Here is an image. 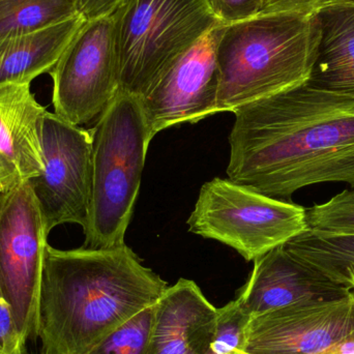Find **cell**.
<instances>
[{"mask_svg": "<svg viewBox=\"0 0 354 354\" xmlns=\"http://www.w3.org/2000/svg\"><path fill=\"white\" fill-rule=\"evenodd\" d=\"M93 180L85 247L124 245L151 145L140 99L120 93L91 131Z\"/></svg>", "mask_w": 354, "mask_h": 354, "instance_id": "4", "label": "cell"}, {"mask_svg": "<svg viewBox=\"0 0 354 354\" xmlns=\"http://www.w3.org/2000/svg\"><path fill=\"white\" fill-rule=\"evenodd\" d=\"M218 87L214 29L176 59L140 97L151 138L176 124H195L218 113Z\"/></svg>", "mask_w": 354, "mask_h": 354, "instance_id": "11", "label": "cell"}, {"mask_svg": "<svg viewBox=\"0 0 354 354\" xmlns=\"http://www.w3.org/2000/svg\"><path fill=\"white\" fill-rule=\"evenodd\" d=\"M48 233L30 183L0 193V287L21 338L39 339V305Z\"/></svg>", "mask_w": 354, "mask_h": 354, "instance_id": "7", "label": "cell"}, {"mask_svg": "<svg viewBox=\"0 0 354 354\" xmlns=\"http://www.w3.org/2000/svg\"><path fill=\"white\" fill-rule=\"evenodd\" d=\"M308 228L336 234H354V191L345 189L326 203L306 208Z\"/></svg>", "mask_w": 354, "mask_h": 354, "instance_id": "21", "label": "cell"}, {"mask_svg": "<svg viewBox=\"0 0 354 354\" xmlns=\"http://www.w3.org/2000/svg\"><path fill=\"white\" fill-rule=\"evenodd\" d=\"M283 245L289 253L330 280L353 290L354 234L308 228Z\"/></svg>", "mask_w": 354, "mask_h": 354, "instance_id": "17", "label": "cell"}, {"mask_svg": "<svg viewBox=\"0 0 354 354\" xmlns=\"http://www.w3.org/2000/svg\"><path fill=\"white\" fill-rule=\"evenodd\" d=\"M120 93L142 97L221 22L206 0H122L111 14Z\"/></svg>", "mask_w": 354, "mask_h": 354, "instance_id": "5", "label": "cell"}, {"mask_svg": "<svg viewBox=\"0 0 354 354\" xmlns=\"http://www.w3.org/2000/svg\"><path fill=\"white\" fill-rule=\"evenodd\" d=\"M317 39L314 14H260L216 27L218 113L307 82Z\"/></svg>", "mask_w": 354, "mask_h": 354, "instance_id": "3", "label": "cell"}, {"mask_svg": "<svg viewBox=\"0 0 354 354\" xmlns=\"http://www.w3.org/2000/svg\"><path fill=\"white\" fill-rule=\"evenodd\" d=\"M221 24L247 20L261 14L264 0H206Z\"/></svg>", "mask_w": 354, "mask_h": 354, "instance_id": "22", "label": "cell"}, {"mask_svg": "<svg viewBox=\"0 0 354 354\" xmlns=\"http://www.w3.org/2000/svg\"><path fill=\"white\" fill-rule=\"evenodd\" d=\"M49 74L54 113L76 126L100 118L120 91L111 15L85 21Z\"/></svg>", "mask_w": 354, "mask_h": 354, "instance_id": "8", "label": "cell"}, {"mask_svg": "<svg viewBox=\"0 0 354 354\" xmlns=\"http://www.w3.org/2000/svg\"><path fill=\"white\" fill-rule=\"evenodd\" d=\"M2 192V187H1V185H0V193H1Z\"/></svg>", "mask_w": 354, "mask_h": 354, "instance_id": "26", "label": "cell"}, {"mask_svg": "<svg viewBox=\"0 0 354 354\" xmlns=\"http://www.w3.org/2000/svg\"><path fill=\"white\" fill-rule=\"evenodd\" d=\"M216 316L200 287L179 279L155 304L147 354H212Z\"/></svg>", "mask_w": 354, "mask_h": 354, "instance_id": "13", "label": "cell"}, {"mask_svg": "<svg viewBox=\"0 0 354 354\" xmlns=\"http://www.w3.org/2000/svg\"><path fill=\"white\" fill-rule=\"evenodd\" d=\"M227 176L268 197L292 202L309 185L354 189V97L307 83L233 111Z\"/></svg>", "mask_w": 354, "mask_h": 354, "instance_id": "1", "label": "cell"}, {"mask_svg": "<svg viewBox=\"0 0 354 354\" xmlns=\"http://www.w3.org/2000/svg\"><path fill=\"white\" fill-rule=\"evenodd\" d=\"M86 19L82 15L25 35L0 37V85L49 74Z\"/></svg>", "mask_w": 354, "mask_h": 354, "instance_id": "16", "label": "cell"}, {"mask_svg": "<svg viewBox=\"0 0 354 354\" xmlns=\"http://www.w3.org/2000/svg\"><path fill=\"white\" fill-rule=\"evenodd\" d=\"M353 290H354V284H353Z\"/></svg>", "mask_w": 354, "mask_h": 354, "instance_id": "27", "label": "cell"}, {"mask_svg": "<svg viewBox=\"0 0 354 354\" xmlns=\"http://www.w3.org/2000/svg\"><path fill=\"white\" fill-rule=\"evenodd\" d=\"M251 318L237 299L218 309L212 354H247V328Z\"/></svg>", "mask_w": 354, "mask_h": 354, "instance_id": "19", "label": "cell"}, {"mask_svg": "<svg viewBox=\"0 0 354 354\" xmlns=\"http://www.w3.org/2000/svg\"><path fill=\"white\" fill-rule=\"evenodd\" d=\"M353 292L289 253L282 245L254 261L249 280L237 299L254 317L295 304L343 299Z\"/></svg>", "mask_w": 354, "mask_h": 354, "instance_id": "12", "label": "cell"}, {"mask_svg": "<svg viewBox=\"0 0 354 354\" xmlns=\"http://www.w3.org/2000/svg\"><path fill=\"white\" fill-rule=\"evenodd\" d=\"M168 284L130 247L46 249L39 305L41 354H86L155 305Z\"/></svg>", "mask_w": 354, "mask_h": 354, "instance_id": "2", "label": "cell"}, {"mask_svg": "<svg viewBox=\"0 0 354 354\" xmlns=\"http://www.w3.org/2000/svg\"><path fill=\"white\" fill-rule=\"evenodd\" d=\"M80 14V0H0V37L25 35Z\"/></svg>", "mask_w": 354, "mask_h": 354, "instance_id": "18", "label": "cell"}, {"mask_svg": "<svg viewBox=\"0 0 354 354\" xmlns=\"http://www.w3.org/2000/svg\"><path fill=\"white\" fill-rule=\"evenodd\" d=\"M348 0H264L261 14L295 12V14L313 15L320 8Z\"/></svg>", "mask_w": 354, "mask_h": 354, "instance_id": "24", "label": "cell"}, {"mask_svg": "<svg viewBox=\"0 0 354 354\" xmlns=\"http://www.w3.org/2000/svg\"><path fill=\"white\" fill-rule=\"evenodd\" d=\"M187 224L189 232L229 245L248 262L308 229L303 206L218 177L202 185Z\"/></svg>", "mask_w": 354, "mask_h": 354, "instance_id": "6", "label": "cell"}, {"mask_svg": "<svg viewBox=\"0 0 354 354\" xmlns=\"http://www.w3.org/2000/svg\"><path fill=\"white\" fill-rule=\"evenodd\" d=\"M122 0H80V14L86 20L109 16Z\"/></svg>", "mask_w": 354, "mask_h": 354, "instance_id": "25", "label": "cell"}, {"mask_svg": "<svg viewBox=\"0 0 354 354\" xmlns=\"http://www.w3.org/2000/svg\"><path fill=\"white\" fill-rule=\"evenodd\" d=\"M318 26L307 84L354 97V0L335 2L314 12Z\"/></svg>", "mask_w": 354, "mask_h": 354, "instance_id": "15", "label": "cell"}, {"mask_svg": "<svg viewBox=\"0 0 354 354\" xmlns=\"http://www.w3.org/2000/svg\"><path fill=\"white\" fill-rule=\"evenodd\" d=\"M46 109L29 83L0 85V185L8 191L45 168L41 128Z\"/></svg>", "mask_w": 354, "mask_h": 354, "instance_id": "14", "label": "cell"}, {"mask_svg": "<svg viewBox=\"0 0 354 354\" xmlns=\"http://www.w3.org/2000/svg\"><path fill=\"white\" fill-rule=\"evenodd\" d=\"M353 333L354 292L254 316L247 328V354H334Z\"/></svg>", "mask_w": 354, "mask_h": 354, "instance_id": "10", "label": "cell"}, {"mask_svg": "<svg viewBox=\"0 0 354 354\" xmlns=\"http://www.w3.org/2000/svg\"><path fill=\"white\" fill-rule=\"evenodd\" d=\"M44 168L28 181L48 233L64 224L88 223L93 180L91 131L46 112L41 128Z\"/></svg>", "mask_w": 354, "mask_h": 354, "instance_id": "9", "label": "cell"}, {"mask_svg": "<svg viewBox=\"0 0 354 354\" xmlns=\"http://www.w3.org/2000/svg\"><path fill=\"white\" fill-rule=\"evenodd\" d=\"M153 314L155 305L137 314L86 354H147Z\"/></svg>", "mask_w": 354, "mask_h": 354, "instance_id": "20", "label": "cell"}, {"mask_svg": "<svg viewBox=\"0 0 354 354\" xmlns=\"http://www.w3.org/2000/svg\"><path fill=\"white\" fill-rule=\"evenodd\" d=\"M26 349V342L21 338L12 308L0 287V354H18Z\"/></svg>", "mask_w": 354, "mask_h": 354, "instance_id": "23", "label": "cell"}]
</instances>
